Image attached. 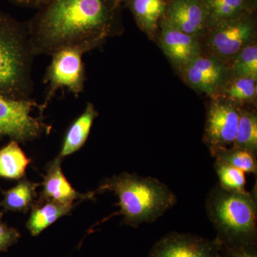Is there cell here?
<instances>
[{
	"label": "cell",
	"instance_id": "cell-11",
	"mask_svg": "<svg viewBox=\"0 0 257 257\" xmlns=\"http://www.w3.org/2000/svg\"><path fill=\"white\" fill-rule=\"evenodd\" d=\"M159 33L160 46L164 53L179 72L203 53L202 43L199 39L184 33L164 19L160 24Z\"/></svg>",
	"mask_w": 257,
	"mask_h": 257
},
{
	"label": "cell",
	"instance_id": "cell-2",
	"mask_svg": "<svg viewBox=\"0 0 257 257\" xmlns=\"http://www.w3.org/2000/svg\"><path fill=\"white\" fill-rule=\"evenodd\" d=\"M111 191L119 199L116 215L124 216L123 224L138 227L153 223L177 204L175 193L168 186L152 177L124 173L106 179L98 192Z\"/></svg>",
	"mask_w": 257,
	"mask_h": 257
},
{
	"label": "cell",
	"instance_id": "cell-8",
	"mask_svg": "<svg viewBox=\"0 0 257 257\" xmlns=\"http://www.w3.org/2000/svg\"><path fill=\"white\" fill-rule=\"evenodd\" d=\"M239 106L223 98H213L207 107L203 141L209 152L232 146L239 119Z\"/></svg>",
	"mask_w": 257,
	"mask_h": 257
},
{
	"label": "cell",
	"instance_id": "cell-20",
	"mask_svg": "<svg viewBox=\"0 0 257 257\" xmlns=\"http://www.w3.org/2000/svg\"><path fill=\"white\" fill-rule=\"evenodd\" d=\"M257 79L252 77H231L221 88L216 97L223 98L242 107L244 104L256 99Z\"/></svg>",
	"mask_w": 257,
	"mask_h": 257
},
{
	"label": "cell",
	"instance_id": "cell-25",
	"mask_svg": "<svg viewBox=\"0 0 257 257\" xmlns=\"http://www.w3.org/2000/svg\"><path fill=\"white\" fill-rule=\"evenodd\" d=\"M219 255L220 257H257V243L220 244Z\"/></svg>",
	"mask_w": 257,
	"mask_h": 257
},
{
	"label": "cell",
	"instance_id": "cell-15",
	"mask_svg": "<svg viewBox=\"0 0 257 257\" xmlns=\"http://www.w3.org/2000/svg\"><path fill=\"white\" fill-rule=\"evenodd\" d=\"M98 114L99 113L96 110L94 104L90 102L87 103L82 114L74 120L67 130L59 158L62 160L64 157L79 151L84 146L89 138L94 119Z\"/></svg>",
	"mask_w": 257,
	"mask_h": 257
},
{
	"label": "cell",
	"instance_id": "cell-23",
	"mask_svg": "<svg viewBox=\"0 0 257 257\" xmlns=\"http://www.w3.org/2000/svg\"><path fill=\"white\" fill-rule=\"evenodd\" d=\"M229 65L232 77L257 79V45L253 42L231 59Z\"/></svg>",
	"mask_w": 257,
	"mask_h": 257
},
{
	"label": "cell",
	"instance_id": "cell-28",
	"mask_svg": "<svg viewBox=\"0 0 257 257\" xmlns=\"http://www.w3.org/2000/svg\"><path fill=\"white\" fill-rule=\"evenodd\" d=\"M126 1H127V0H122L123 3H124V4H125V3H126Z\"/></svg>",
	"mask_w": 257,
	"mask_h": 257
},
{
	"label": "cell",
	"instance_id": "cell-1",
	"mask_svg": "<svg viewBox=\"0 0 257 257\" xmlns=\"http://www.w3.org/2000/svg\"><path fill=\"white\" fill-rule=\"evenodd\" d=\"M122 0H47L27 22L35 57L68 47L89 52L122 33Z\"/></svg>",
	"mask_w": 257,
	"mask_h": 257
},
{
	"label": "cell",
	"instance_id": "cell-29",
	"mask_svg": "<svg viewBox=\"0 0 257 257\" xmlns=\"http://www.w3.org/2000/svg\"><path fill=\"white\" fill-rule=\"evenodd\" d=\"M0 140H1V138H0Z\"/></svg>",
	"mask_w": 257,
	"mask_h": 257
},
{
	"label": "cell",
	"instance_id": "cell-12",
	"mask_svg": "<svg viewBox=\"0 0 257 257\" xmlns=\"http://www.w3.org/2000/svg\"><path fill=\"white\" fill-rule=\"evenodd\" d=\"M163 19L172 26L197 37L200 41L208 30L204 0H167Z\"/></svg>",
	"mask_w": 257,
	"mask_h": 257
},
{
	"label": "cell",
	"instance_id": "cell-10",
	"mask_svg": "<svg viewBox=\"0 0 257 257\" xmlns=\"http://www.w3.org/2000/svg\"><path fill=\"white\" fill-rule=\"evenodd\" d=\"M219 249L215 239L172 231L154 244L149 257H220Z\"/></svg>",
	"mask_w": 257,
	"mask_h": 257
},
{
	"label": "cell",
	"instance_id": "cell-9",
	"mask_svg": "<svg viewBox=\"0 0 257 257\" xmlns=\"http://www.w3.org/2000/svg\"><path fill=\"white\" fill-rule=\"evenodd\" d=\"M179 73L196 92L215 98L231 77L229 64L208 54H201Z\"/></svg>",
	"mask_w": 257,
	"mask_h": 257
},
{
	"label": "cell",
	"instance_id": "cell-26",
	"mask_svg": "<svg viewBox=\"0 0 257 257\" xmlns=\"http://www.w3.org/2000/svg\"><path fill=\"white\" fill-rule=\"evenodd\" d=\"M20 237L21 234L18 230L0 220V253L8 251L18 242Z\"/></svg>",
	"mask_w": 257,
	"mask_h": 257
},
{
	"label": "cell",
	"instance_id": "cell-22",
	"mask_svg": "<svg viewBox=\"0 0 257 257\" xmlns=\"http://www.w3.org/2000/svg\"><path fill=\"white\" fill-rule=\"evenodd\" d=\"M209 152L216 161H221L233 166L244 173L256 175V156L247 150L231 146L217 149Z\"/></svg>",
	"mask_w": 257,
	"mask_h": 257
},
{
	"label": "cell",
	"instance_id": "cell-7",
	"mask_svg": "<svg viewBox=\"0 0 257 257\" xmlns=\"http://www.w3.org/2000/svg\"><path fill=\"white\" fill-rule=\"evenodd\" d=\"M41 106L32 99H17L0 94V138L9 137L18 143L40 138L46 124L32 116L34 107Z\"/></svg>",
	"mask_w": 257,
	"mask_h": 257
},
{
	"label": "cell",
	"instance_id": "cell-21",
	"mask_svg": "<svg viewBox=\"0 0 257 257\" xmlns=\"http://www.w3.org/2000/svg\"><path fill=\"white\" fill-rule=\"evenodd\" d=\"M232 147L257 155V114L247 108H239V119Z\"/></svg>",
	"mask_w": 257,
	"mask_h": 257
},
{
	"label": "cell",
	"instance_id": "cell-19",
	"mask_svg": "<svg viewBox=\"0 0 257 257\" xmlns=\"http://www.w3.org/2000/svg\"><path fill=\"white\" fill-rule=\"evenodd\" d=\"M30 162L18 142L11 140L0 150V178H23Z\"/></svg>",
	"mask_w": 257,
	"mask_h": 257
},
{
	"label": "cell",
	"instance_id": "cell-13",
	"mask_svg": "<svg viewBox=\"0 0 257 257\" xmlns=\"http://www.w3.org/2000/svg\"><path fill=\"white\" fill-rule=\"evenodd\" d=\"M61 162L62 160L57 157L47 167V174L42 183L43 189L40 200L72 206L75 200L92 199L95 192L82 194L72 187L62 172Z\"/></svg>",
	"mask_w": 257,
	"mask_h": 257
},
{
	"label": "cell",
	"instance_id": "cell-3",
	"mask_svg": "<svg viewBox=\"0 0 257 257\" xmlns=\"http://www.w3.org/2000/svg\"><path fill=\"white\" fill-rule=\"evenodd\" d=\"M207 216L222 245L257 243V189L230 192L216 184L208 194Z\"/></svg>",
	"mask_w": 257,
	"mask_h": 257
},
{
	"label": "cell",
	"instance_id": "cell-5",
	"mask_svg": "<svg viewBox=\"0 0 257 257\" xmlns=\"http://www.w3.org/2000/svg\"><path fill=\"white\" fill-rule=\"evenodd\" d=\"M256 34V18L253 13H247L216 24L208 29L203 38L208 55L229 64L236 54L254 42Z\"/></svg>",
	"mask_w": 257,
	"mask_h": 257
},
{
	"label": "cell",
	"instance_id": "cell-4",
	"mask_svg": "<svg viewBox=\"0 0 257 257\" xmlns=\"http://www.w3.org/2000/svg\"><path fill=\"white\" fill-rule=\"evenodd\" d=\"M35 57L27 22L0 11V94L13 99H30Z\"/></svg>",
	"mask_w": 257,
	"mask_h": 257
},
{
	"label": "cell",
	"instance_id": "cell-27",
	"mask_svg": "<svg viewBox=\"0 0 257 257\" xmlns=\"http://www.w3.org/2000/svg\"><path fill=\"white\" fill-rule=\"evenodd\" d=\"M8 1L18 6L37 10L45 4L47 0H8Z\"/></svg>",
	"mask_w": 257,
	"mask_h": 257
},
{
	"label": "cell",
	"instance_id": "cell-6",
	"mask_svg": "<svg viewBox=\"0 0 257 257\" xmlns=\"http://www.w3.org/2000/svg\"><path fill=\"white\" fill-rule=\"evenodd\" d=\"M84 53L78 48L68 47L51 55L52 62L44 77V83L48 87L41 111L46 108L59 89L66 88L76 96L83 92L86 80L85 67L82 61Z\"/></svg>",
	"mask_w": 257,
	"mask_h": 257
},
{
	"label": "cell",
	"instance_id": "cell-14",
	"mask_svg": "<svg viewBox=\"0 0 257 257\" xmlns=\"http://www.w3.org/2000/svg\"><path fill=\"white\" fill-rule=\"evenodd\" d=\"M167 3V0H127L125 5L131 10L140 30L155 40Z\"/></svg>",
	"mask_w": 257,
	"mask_h": 257
},
{
	"label": "cell",
	"instance_id": "cell-18",
	"mask_svg": "<svg viewBox=\"0 0 257 257\" xmlns=\"http://www.w3.org/2000/svg\"><path fill=\"white\" fill-rule=\"evenodd\" d=\"M39 184L23 178L17 185L3 192L0 206L5 211L27 212L35 204Z\"/></svg>",
	"mask_w": 257,
	"mask_h": 257
},
{
	"label": "cell",
	"instance_id": "cell-16",
	"mask_svg": "<svg viewBox=\"0 0 257 257\" xmlns=\"http://www.w3.org/2000/svg\"><path fill=\"white\" fill-rule=\"evenodd\" d=\"M74 205L67 206L51 201L40 200L32 207L27 228L32 236H37L62 216L72 211Z\"/></svg>",
	"mask_w": 257,
	"mask_h": 257
},
{
	"label": "cell",
	"instance_id": "cell-24",
	"mask_svg": "<svg viewBox=\"0 0 257 257\" xmlns=\"http://www.w3.org/2000/svg\"><path fill=\"white\" fill-rule=\"evenodd\" d=\"M214 168L217 175L218 184L225 190L230 192L246 191V177L242 171L221 162H214Z\"/></svg>",
	"mask_w": 257,
	"mask_h": 257
},
{
	"label": "cell",
	"instance_id": "cell-17",
	"mask_svg": "<svg viewBox=\"0 0 257 257\" xmlns=\"http://www.w3.org/2000/svg\"><path fill=\"white\" fill-rule=\"evenodd\" d=\"M207 12L208 29L216 24L254 13L250 0H204Z\"/></svg>",
	"mask_w": 257,
	"mask_h": 257
}]
</instances>
